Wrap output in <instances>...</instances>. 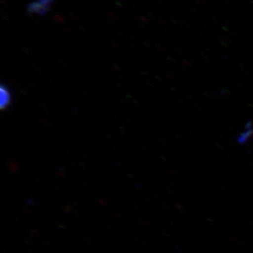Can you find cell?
<instances>
[{"label":"cell","mask_w":253,"mask_h":253,"mask_svg":"<svg viewBox=\"0 0 253 253\" xmlns=\"http://www.w3.org/2000/svg\"><path fill=\"white\" fill-rule=\"evenodd\" d=\"M12 103V93L6 84H1L0 86V108L4 110Z\"/></svg>","instance_id":"7a4b0ae2"},{"label":"cell","mask_w":253,"mask_h":253,"mask_svg":"<svg viewBox=\"0 0 253 253\" xmlns=\"http://www.w3.org/2000/svg\"><path fill=\"white\" fill-rule=\"evenodd\" d=\"M53 0H38L31 2L27 7V13L32 15L45 16L50 9Z\"/></svg>","instance_id":"6da1fadb"}]
</instances>
